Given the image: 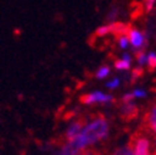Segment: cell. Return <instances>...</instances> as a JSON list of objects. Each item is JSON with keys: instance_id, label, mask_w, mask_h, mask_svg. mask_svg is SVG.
<instances>
[{"instance_id": "1", "label": "cell", "mask_w": 156, "mask_h": 155, "mask_svg": "<svg viewBox=\"0 0 156 155\" xmlns=\"http://www.w3.org/2000/svg\"><path fill=\"white\" fill-rule=\"evenodd\" d=\"M109 134V123L104 117H95L83 125L81 134L78 135L83 144L88 148L98 142L104 140Z\"/></svg>"}, {"instance_id": "2", "label": "cell", "mask_w": 156, "mask_h": 155, "mask_svg": "<svg viewBox=\"0 0 156 155\" xmlns=\"http://www.w3.org/2000/svg\"><path fill=\"white\" fill-rule=\"evenodd\" d=\"M81 101L83 104H87V106L98 104V103L99 104H108V103H112L114 101V97L112 94H108V93H104L101 91H94L92 93H87V94L82 96Z\"/></svg>"}, {"instance_id": "3", "label": "cell", "mask_w": 156, "mask_h": 155, "mask_svg": "<svg viewBox=\"0 0 156 155\" xmlns=\"http://www.w3.org/2000/svg\"><path fill=\"white\" fill-rule=\"evenodd\" d=\"M126 35L129 37V42H130V46L133 47V50L136 51V52L143 51V49L146 45L145 35L138 29H129Z\"/></svg>"}, {"instance_id": "4", "label": "cell", "mask_w": 156, "mask_h": 155, "mask_svg": "<svg viewBox=\"0 0 156 155\" xmlns=\"http://www.w3.org/2000/svg\"><path fill=\"white\" fill-rule=\"evenodd\" d=\"M151 143L146 137H139L133 146V155H150Z\"/></svg>"}, {"instance_id": "5", "label": "cell", "mask_w": 156, "mask_h": 155, "mask_svg": "<svg viewBox=\"0 0 156 155\" xmlns=\"http://www.w3.org/2000/svg\"><path fill=\"white\" fill-rule=\"evenodd\" d=\"M83 125H84L83 122L82 121H78V119L71 122L67 125L66 130H65V139L66 140H72V139L77 138L78 135L81 134V132L83 129Z\"/></svg>"}, {"instance_id": "6", "label": "cell", "mask_w": 156, "mask_h": 155, "mask_svg": "<svg viewBox=\"0 0 156 155\" xmlns=\"http://www.w3.org/2000/svg\"><path fill=\"white\" fill-rule=\"evenodd\" d=\"M120 113L125 119H131L134 118L136 113H138V107L134 102H129V103H122L120 106Z\"/></svg>"}, {"instance_id": "7", "label": "cell", "mask_w": 156, "mask_h": 155, "mask_svg": "<svg viewBox=\"0 0 156 155\" xmlns=\"http://www.w3.org/2000/svg\"><path fill=\"white\" fill-rule=\"evenodd\" d=\"M131 61L133 57L129 53H123L120 59L114 62V67L118 71H129L131 68Z\"/></svg>"}, {"instance_id": "8", "label": "cell", "mask_w": 156, "mask_h": 155, "mask_svg": "<svg viewBox=\"0 0 156 155\" xmlns=\"http://www.w3.org/2000/svg\"><path fill=\"white\" fill-rule=\"evenodd\" d=\"M110 74V67L108 65H103L101 66L98 70L95 72V78L97 80H104Z\"/></svg>"}, {"instance_id": "9", "label": "cell", "mask_w": 156, "mask_h": 155, "mask_svg": "<svg viewBox=\"0 0 156 155\" xmlns=\"http://www.w3.org/2000/svg\"><path fill=\"white\" fill-rule=\"evenodd\" d=\"M113 155H133V146L130 144L123 145V146H120L118 149H115Z\"/></svg>"}, {"instance_id": "10", "label": "cell", "mask_w": 156, "mask_h": 155, "mask_svg": "<svg viewBox=\"0 0 156 155\" xmlns=\"http://www.w3.org/2000/svg\"><path fill=\"white\" fill-rule=\"evenodd\" d=\"M112 34V25L110 24H105V25H102L99 26L98 29L95 30V35L99 36V37H103V36H107Z\"/></svg>"}, {"instance_id": "11", "label": "cell", "mask_w": 156, "mask_h": 155, "mask_svg": "<svg viewBox=\"0 0 156 155\" xmlns=\"http://www.w3.org/2000/svg\"><path fill=\"white\" fill-rule=\"evenodd\" d=\"M156 122V103L150 108V110L147 112V115H146V123L151 127L154 123Z\"/></svg>"}, {"instance_id": "12", "label": "cell", "mask_w": 156, "mask_h": 155, "mask_svg": "<svg viewBox=\"0 0 156 155\" xmlns=\"http://www.w3.org/2000/svg\"><path fill=\"white\" fill-rule=\"evenodd\" d=\"M135 60H136V62H138V65H139L140 67L147 65V53L144 52V51L136 52V55H135Z\"/></svg>"}, {"instance_id": "13", "label": "cell", "mask_w": 156, "mask_h": 155, "mask_svg": "<svg viewBox=\"0 0 156 155\" xmlns=\"http://www.w3.org/2000/svg\"><path fill=\"white\" fill-rule=\"evenodd\" d=\"M118 46H119L122 50H128V49H129L130 42H129V37H128L126 34L119 35V37H118Z\"/></svg>"}, {"instance_id": "14", "label": "cell", "mask_w": 156, "mask_h": 155, "mask_svg": "<svg viewBox=\"0 0 156 155\" xmlns=\"http://www.w3.org/2000/svg\"><path fill=\"white\" fill-rule=\"evenodd\" d=\"M131 93H133V96H134V99H141V98H145V97L147 96L146 91L143 89V88H136V89H134Z\"/></svg>"}, {"instance_id": "15", "label": "cell", "mask_w": 156, "mask_h": 155, "mask_svg": "<svg viewBox=\"0 0 156 155\" xmlns=\"http://www.w3.org/2000/svg\"><path fill=\"white\" fill-rule=\"evenodd\" d=\"M147 66L150 68H156V53L155 52H149L147 53Z\"/></svg>"}, {"instance_id": "16", "label": "cell", "mask_w": 156, "mask_h": 155, "mask_svg": "<svg viewBox=\"0 0 156 155\" xmlns=\"http://www.w3.org/2000/svg\"><path fill=\"white\" fill-rule=\"evenodd\" d=\"M119 86H120V78H118V77H115V78L107 82V88H109V89H115Z\"/></svg>"}, {"instance_id": "17", "label": "cell", "mask_w": 156, "mask_h": 155, "mask_svg": "<svg viewBox=\"0 0 156 155\" xmlns=\"http://www.w3.org/2000/svg\"><path fill=\"white\" fill-rule=\"evenodd\" d=\"M143 72H144V70H143V67H136V68H134L133 71H131V81H136L139 78V77L143 74Z\"/></svg>"}, {"instance_id": "18", "label": "cell", "mask_w": 156, "mask_h": 155, "mask_svg": "<svg viewBox=\"0 0 156 155\" xmlns=\"http://www.w3.org/2000/svg\"><path fill=\"white\" fill-rule=\"evenodd\" d=\"M118 13H119V10L116 9V8H114V9H112L109 13H108V16H107V20L108 21H110V24L112 23H115V17L118 16Z\"/></svg>"}, {"instance_id": "19", "label": "cell", "mask_w": 156, "mask_h": 155, "mask_svg": "<svg viewBox=\"0 0 156 155\" xmlns=\"http://www.w3.org/2000/svg\"><path fill=\"white\" fill-rule=\"evenodd\" d=\"M156 4V0H145V3H144V6H145V10L146 11H151L154 9Z\"/></svg>"}, {"instance_id": "20", "label": "cell", "mask_w": 156, "mask_h": 155, "mask_svg": "<svg viewBox=\"0 0 156 155\" xmlns=\"http://www.w3.org/2000/svg\"><path fill=\"white\" fill-rule=\"evenodd\" d=\"M134 101V96L131 92L129 93H125L123 97H122V103H129V102H133Z\"/></svg>"}, {"instance_id": "21", "label": "cell", "mask_w": 156, "mask_h": 155, "mask_svg": "<svg viewBox=\"0 0 156 155\" xmlns=\"http://www.w3.org/2000/svg\"><path fill=\"white\" fill-rule=\"evenodd\" d=\"M151 129H152V130H154V133L156 134V122H155V123L151 125Z\"/></svg>"}, {"instance_id": "22", "label": "cell", "mask_w": 156, "mask_h": 155, "mask_svg": "<svg viewBox=\"0 0 156 155\" xmlns=\"http://www.w3.org/2000/svg\"><path fill=\"white\" fill-rule=\"evenodd\" d=\"M155 151H156V139H155Z\"/></svg>"}]
</instances>
